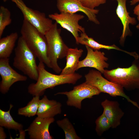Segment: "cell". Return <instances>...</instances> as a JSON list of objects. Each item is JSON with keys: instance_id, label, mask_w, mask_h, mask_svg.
Returning a JSON list of instances; mask_svg holds the SVG:
<instances>
[{"instance_id": "cell-7", "label": "cell", "mask_w": 139, "mask_h": 139, "mask_svg": "<svg viewBox=\"0 0 139 139\" xmlns=\"http://www.w3.org/2000/svg\"><path fill=\"white\" fill-rule=\"evenodd\" d=\"M22 13L24 19L28 22L45 35L53 23L52 20L46 17L44 13L28 7L22 0H11Z\"/></svg>"}, {"instance_id": "cell-27", "label": "cell", "mask_w": 139, "mask_h": 139, "mask_svg": "<svg viewBox=\"0 0 139 139\" xmlns=\"http://www.w3.org/2000/svg\"><path fill=\"white\" fill-rule=\"evenodd\" d=\"M6 136L4 132V129L2 127H0V139H5L6 138Z\"/></svg>"}, {"instance_id": "cell-29", "label": "cell", "mask_w": 139, "mask_h": 139, "mask_svg": "<svg viewBox=\"0 0 139 139\" xmlns=\"http://www.w3.org/2000/svg\"><path fill=\"white\" fill-rule=\"evenodd\" d=\"M136 28L139 30V23L136 25Z\"/></svg>"}, {"instance_id": "cell-30", "label": "cell", "mask_w": 139, "mask_h": 139, "mask_svg": "<svg viewBox=\"0 0 139 139\" xmlns=\"http://www.w3.org/2000/svg\"><path fill=\"white\" fill-rule=\"evenodd\" d=\"M7 0H3V1L4 2H6Z\"/></svg>"}, {"instance_id": "cell-24", "label": "cell", "mask_w": 139, "mask_h": 139, "mask_svg": "<svg viewBox=\"0 0 139 139\" xmlns=\"http://www.w3.org/2000/svg\"><path fill=\"white\" fill-rule=\"evenodd\" d=\"M95 123V130L99 136H101L104 132L111 128L110 123L103 112L96 119Z\"/></svg>"}, {"instance_id": "cell-11", "label": "cell", "mask_w": 139, "mask_h": 139, "mask_svg": "<svg viewBox=\"0 0 139 139\" xmlns=\"http://www.w3.org/2000/svg\"><path fill=\"white\" fill-rule=\"evenodd\" d=\"M57 8L60 13H75L81 12L87 16L88 20L97 24L100 22L97 15L99 10L91 9L84 6L79 0H56Z\"/></svg>"}, {"instance_id": "cell-20", "label": "cell", "mask_w": 139, "mask_h": 139, "mask_svg": "<svg viewBox=\"0 0 139 139\" xmlns=\"http://www.w3.org/2000/svg\"><path fill=\"white\" fill-rule=\"evenodd\" d=\"M13 106L12 105L10 104L9 109L7 111L0 109V126L19 131L22 129L23 126L15 121L11 115L10 111Z\"/></svg>"}, {"instance_id": "cell-6", "label": "cell", "mask_w": 139, "mask_h": 139, "mask_svg": "<svg viewBox=\"0 0 139 139\" xmlns=\"http://www.w3.org/2000/svg\"><path fill=\"white\" fill-rule=\"evenodd\" d=\"M102 73L98 71L91 70L85 75V82L97 88L100 92L106 93L112 97L119 96L125 98L139 109L137 103L131 100L127 95L122 86L103 77Z\"/></svg>"}, {"instance_id": "cell-21", "label": "cell", "mask_w": 139, "mask_h": 139, "mask_svg": "<svg viewBox=\"0 0 139 139\" xmlns=\"http://www.w3.org/2000/svg\"><path fill=\"white\" fill-rule=\"evenodd\" d=\"M40 96H34L25 107L19 108L18 114L25 117H30L36 115L39 106Z\"/></svg>"}, {"instance_id": "cell-22", "label": "cell", "mask_w": 139, "mask_h": 139, "mask_svg": "<svg viewBox=\"0 0 139 139\" xmlns=\"http://www.w3.org/2000/svg\"><path fill=\"white\" fill-rule=\"evenodd\" d=\"M57 125L64 131L65 139H80L81 138L77 134L72 124L67 118L57 120Z\"/></svg>"}, {"instance_id": "cell-8", "label": "cell", "mask_w": 139, "mask_h": 139, "mask_svg": "<svg viewBox=\"0 0 139 139\" xmlns=\"http://www.w3.org/2000/svg\"><path fill=\"white\" fill-rule=\"evenodd\" d=\"M100 93L97 88L85 82L75 86L71 91L58 92L55 95H66L67 98L66 103L67 106L74 107L80 109L83 100L86 98H91L93 96L99 95Z\"/></svg>"}, {"instance_id": "cell-4", "label": "cell", "mask_w": 139, "mask_h": 139, "mask_svg": "<svg viewBox=\"0 0 139 139\" xmlns=\"http://www.w3.org/2000/svg\"><path fill=\"white\" fill-rule=\"evenodd\" d=\"M61 31L55 22L45 34L47 43L48 56L51 68L57 73H60L62 70L58 64V60L66 57L69 48L60 35Z\"/></svg>"}, {"instance_id": "cell-13", "label": "cell", "mask_w": 139, "mask_h": 139, "mask_svg": "<svg viewBox=\"0 0 139 139\" xmlns=\"http://www.w3.org/2000/svg\"><path fill=\"white\" fill-rule=\"evenodd\" d=\"M55 120L54 117L43 118L37 116L25 131L28 132L31 139H53L49 133V127Z\"/></svg>"}, {"instance_id": "cell-26", "label": "cell", "mask_w": 139, "mask_h": 139, "mask_svg": "<svg viewBox=\"0 0 139 139\" xmlns=\"http://www.w3.org/2000/svg\"><path fill=\"white\" fill-rule=\"evenodd\" d=\"M133 11V13L137 16V19L139 21V3L135 7Z\"/></svg>"}, {"instance_id": "cell-18", "label": "cell", "mask_w": 139, "mask_h": 139, "mask_svg": "<svg viewBox=\"0 0 139 139\" xmlns=\"http://www.w3.org/2000/svg\"><path fill=\"white\" fill-rule=\"evenodd\" d=\"M18 38L17 32H12L0 39V58H9Z\"/></svg>"}, {"instance_id": "cell-28", "label": "cell", "mask_w": 139, "mask_h": 139, "mask_svg": "<svg viewBox=\"0 0 139 139\" xmlns=\"http://www.w3.org/2000/svg\"><path fill=\"white\" fill-rule=\"evenodd\" d=\"M130 4L131 5H134L139 2V0H130Z\"/></svg>"}, {"instance_id": "cell-14", "label": "cell", "mask_w": 139, "mask_h": 139, "mask_svg": "<svg viewBox=\"0 0 139 139\" xmlns=\"http://www.w3.org/2000/svg\"><path fill=\"white\" fill-rule=\"evenodd\" d=\"M112 0L116 1L117 3L116 13L123 26L122 33L119 42L121 45L123 46L127 37L131 36L132 34L129 29V24L136 25L137 24V21L135 18L130 16L129 13L127 11L126 6L127 0Z\"/></svg>"}, {"instance_id": "cell-1", "label": "cell", "mask_w": 139, "mask_h": 139, "mask_svg": "<svg viewBox=\"0 0 139 139\" xmlns=\"http://www.w3.org/2000/svg\"><path fill=\"white\" fill-rule=\"evenodd\" d=\"M39 76L36 83L29 84V93L33 96L43 95L46 90L65 84H74L82 77L80 74L75 73L68 75L53 74L45 69L44 64L40 62L38 65Z\"/></svg>"}, {"instance_id": "cell-12", "label": "cell", "mask_w": 139, "mask_h": 139, "mask_svg": "<svg viewBox=\"0 0 139 139\" xmlns=\"http://www.w3.org/2000/svg\"><path fill=\"white\" fill-rule=\"evenodd\" d=\"M85 46L87 55L84 59L79 61L76 71L81 68L88 67L95 68L103 74L105 68H108L109 66L106 62L108 59L105 56V53L99 50H94L87 46Z\"/></svg>"}, {"instance_id": "cell-15", "label": "cell", "mask_w": 139, "mask_h": 139, "mask_svg": "<svg viewBox=\"0 0 139 139\" xmlns=\"http://www.w3.org/2000/svg\"><path fill=\"white\" fill-rule=\"evenodd\" d=\"M101 105L103 108V112L110 123L111 128H116L119 126L124 112L120 108L118 102L106 99Z\"/></svg>"}, {"instance_id": "cell-19", "label": "cell", "mask_w": 139, "mask_h": 139, "mask_svg": "<svg viewBox=\"0 0 139 139\" xmlns=\"http://www.w3.org/2000/svg\"><path fill=\"white\" fill-rule=\"evenodd\" d=\"M78 44L87 46L94 50H99L105 49L108 50L115 49L124 52L130 55L131 53L122 50L115 44L111 45H107L100 44L95 41L92 38L89 37L85 32H81L78 38Z\"/></svg>"}, {"instance_id": "cell-2", "label": "cell", "mask_w": 139, "mask_h": 139, "mask_svg": "<svg viewBox=\"0 0 139 139\" xmlns=\"http://www.w3.org/2000/svg\"><path fill=\"white\" fill-rule=\"evenodd\" d=\"M20 32L21 36L39 61L51 68L48 56L47 43L45 35L24 19Z\"/></svg>"}, {"instance_id": "cell-9", "label": "cell", "mask_w": 139, "mask_h": 139, "mask_svg": "<svg viewBox=\"0 0 139 139\" xmlns=\"http://www.w3.org/2000/svg\"><path fill=\"white\" fill-rule=\"evenodd\" d=\"M49 18L55 20L63 28L70 32L73 36L78 44V38L79 36V32H85L84 28L80 25L79 21L83 19V15L67 13H55L49 14Z\"/></svg>"}, {"instance_id": "cell-3", "label": "cell", "mask_w": 139, "mask_h": 139, "mask_svg": "<svg viewBox=\"0 0 139 139\" xmlns=\"http://www.w3.org/2000/svg\"><path fill=\"white\" fill-rule=\"evenodd\" d=\"M13 66L31 79L37 81L39 73L35 55L21 36L14 49Z\"/></svg>"}, {"instance_id": "cell-17", "label": "cell", "mask_w": 139, "mask_h": 139, "mask_svg": "<svg viewBox=\"0 0 139 139\" xmlns=\"http://www.w3.org/2000/svg\"><path fill=\"white\" fill-rule=\"evenodd\" d=\"M83 51L81 49L69 48L66 57V66L62 70L60 74L68 75L75 73L80 61L79 59Z\"/></svg>"}, {"instance_id": "cell-25", "label": "cell", "mask_w": 139, "mask_h": 139, "mask_svg": "<svg viewBox=\"0 0 139 139\" xmlns=\"http://www.w3.org/2000/svg\"><path fill=\"white\" fill-rule=\"evenodd\" d=\"M84 6L94 9L100 5L105 3L107 0H79Z\"/></svg>"}, {"instance_id": "cell-16", "label": "cell", "mask_w": 139, "mask_h": 139, "mask_svg": "<svg viewBox=\"0 0 139 139\" xmlns=\"http://www.w3.org/2000/svg\"><path fill=\"white\" fill-rule=\"evenodd\" d=\"M61 103L54 100H49L44 95L40 100L37 115L42 118L54 117L62 112Z\"/></svg>"}, {"instance_id": "cell-23", "label": "cell", "mask_w": 139, "mask_h": 139, "mask_svg": "<svg viewBox=\"0 0 139 139\" xmlns=\"http://www.w3.org/2000/svg\"><path fill=\"white\" fill-rule=\"evenodd\" d=\"M10 11L8 8L3 6L0 7V38L6 26L11 23Z\"/></svg>"}, {"instance_id": "cell-10", "label": "cell", "mask_w": 139, "mask_h": 139, "mask_svg": "<svg viewBox=\"0 0 139 139\" xmlns=\"http://www.w3.org/2000/svg\"><path fill=\"white\" fill-rule=\"evenodd\" d=\"M0 74L2 78L0 91L4 94L7 93L15 82L25 81L27 79L26 76L19 74L11 66L9 58H0Z\"/></svg>"}, {"instance_id": "cell-5", "label": "cell", "mask_w": 139, "mask_h": 139, "mask_svg": "<svg viewBox=\"0 0 139 139\" xmlns=\"http://www.w3.org/2000/svg\"><path fill=\"white\" fill-rule=\"evenodd\" d=\"M103 74L107 79L127 90L139 88V66L135 63L127 68L105 70Z\"/></svg>"}]
</instances>
